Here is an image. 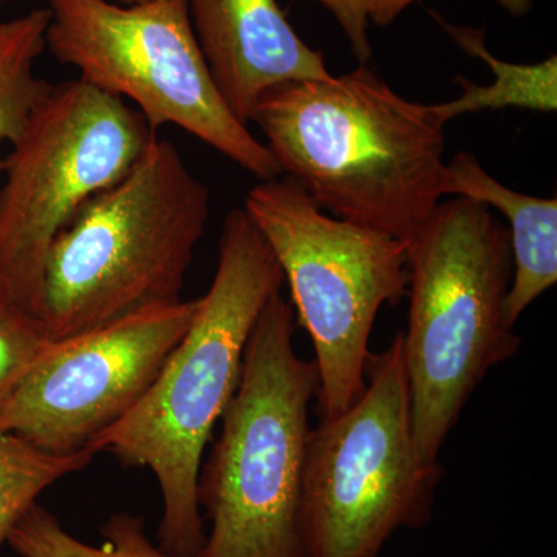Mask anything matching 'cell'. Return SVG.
Here are the masks:
<instances>
[{
	"label": "cell",
	"instance_id": "1",
	"mask_svg": "<svg viewBox=\"0 0 557 557\" xmlns=\"http://www.w3.org/2000/svg\"><path fill=\"white\" fill-rule=\"evenodd\" d=\"M251 121L285 177L333 218L409 244L443 197L445 124L366 64L271 87Z\"/></svg>",
	"mask_w": 557,
	"mask_h": 557
},
{
	"label": "cell",
	"instance_id": "2",
	"mask_svg": "<svg viewBox=\"0 0 557 557\" xmlns=\"http://www.w3.org/2000/svg\"><path fill=\"white\" fill-rule=\"evenodd\" d=\"M285 277L247 209L226 215L219 265L196 317L129 416L95 440L129 467L149 468L163 500L159 547L197 556L207 531L199 475L214 426L239 384L245 348L259 314Z\"/></svg>",
	"mask_w": 557,
	"mask_h": 557
},
{
	"label": "cell",
	"instance_id": "3",
	"mask_svg": "<svg viewBox=\"0 0 557 557\" xmlns=\"http://www.w3.org/2000/svg\"><path fill=\"white\" fill-rule=\"evenodd\" d=\"M406 247L409 324L401 336L413 442L421 463L435 467L475 388L522 343L505 318L511 244L486 205L453 196Z\"/></svg>",
	"mask_w": 557,
	"mask_h": 557
},
{
	"label": "cell",
	"instance_id": "4",
	"mask_svg": "<svg viewBox=\"0 0 557 557\" xmlns=\"http://www.w3.org/2000/svg\"><path fill=\"white\" fill-rule=\"evenodd\" d=\"M209 218V189L174 143L153 138L126 177L95 196L51 245L42 324L78 335L182 300Z\"/></svg>",
	"mask_w": 557,
	"mask_h": 557
},
{
	"label": "cell",
	"instance_id": "5",
	"mask_svg": "<svg viewBox=\"0 0 557 557\" xmlns=\"http://www.w3.org/2000/svg\"><path fill=\"white\" fill-rule=\"evenodd\" d=\"M295 310L281 292L245 348L239 384L199 475L211 522L196 557H304L300 494L317 399V366L295 348Z\"/></svg>",
	"mask_w": 557,
	"mask_h": 557
},
{
	"label": "cell",
	"instance_id": "6",
	"mask_svg": "<svg viewBox=\"0 0 557 557\" xmlns=\"http://www.w3.org/2000/svg\"><path fill=\"white\" fill-rule=\"evenodd\" d=\"M442 467L413 442L408 372L398 333L370 355L366 388L347 410L311 428L300 494L304 557H380L392 534L432 516Z\"/></svg>",
	"mask_w": 557,
	"mask_h": 557
},
{
	"label": "cell",
	"instance_id": "7",
	"mask_svg": "<svg viewBox=\"0 0 557 557\" xmlns=\"http://www.w3.org/2000/svg\"><path fill=\"white\" fill-rule=\"evenodd\" d=\"M244 208L276 256L299 324L313 343L321 420L366 388L369 343L384 306L408 296V247L397 237L332 218L292 178L249 189Z\"/></svg>",
	"mask_w": 557,
	"mask_h": 557
},
{
	"label": "cell",
	"instance_id": "8",
	"mask_svg": "<svg viewBox=\"0 0 557 557\" xmlns=\"http://www.w3.org/2000/svg\"><path fill=\"white\" fill-rule=\"evenodd\" d=\"M156 134L137 109L78 78L51 86L11 145L0 177V285L40 322L51 245L129 174Z\"/></svg>",
	"mask_w": 557,
	"mask_h": 557
},
{
	"label": "cell",
	"instance_id": "9",
	"mask_svg": "<svg viewBox=\"0 0 557 557\" xmlns=\"http://www.w3.org/2000/svg\"><path fill=\"white\" fill-rule=\"evenodd\" d=\"M49 11L51 54L78 70L84 83L134 102L150 129L182 127L262 182L282 174L220 95L186 0H49Z\"/></svg>",
	"mask_w": 557,
	"mask_h": 557
},
{
	"label": "cell",
	"instance_id": "10",
	"mask_svg": "<svg viewBox=\"0 0 557 557\" xmlns=\"http://www.w3.org/2000/svg\"><path fill=\"white\" fill-rule=\"evenodd\" d=\"M197 307L182 299L50 341L0 413V432L53 456L91 450L148 394Z\"/></svg>",
	"mask_w": 557,
	"mask_h": 557
},
{
	"label": "cell",
	"instance_id": "11",
	"mask_svg": "<svg viewBox=\"0 0 557 557\" xmlns=\"http://www.w3.org/2000/svg\"><path fill=\"white\" fill-rule=\"evenodd\" d=\"M190 24L223 100L244 124L267 90L332 78L322 51L292 27L277 0H186Z\"/></svg>",
	"mask_w": 557,
	"mask_h": 557
},
{
	"label": "cell",
	"instance_id": "12",
	"mask_svg": "<svg viewBox=\"0 0 557 557\" xmlns=\"http://www.w3.org/2000/svg\"><path fill=\"white\" fill-rule=\"evenodd\" d=\"M443 196H460L497 208L508 220L512 277L505 318L515 327L528 307L557 282V199L527 196L491 177L472 153L446 163Z\"/></svg>",
	"mask_w": 557,
	"mask_h": 557
},
{
	"label": "cell",
	"instance_id": "13",
	"mask_svg": "<svg viewBox=\"0 0 557 557\" xmlns=\"http://www.w3.org/2000/svg\"><path fill=\"white\" fill-rule=\"evenodd\" d=\"M431 14L461 50L485 62L496 76V81L486 87L471 83L463 76H457L463 90L460 97L442 104H432L435 115L443 124L465 113H478L483 110L518 108L555 112L557 109V58L555 54L537 64H512V62L502 61L487 49L485 32L468 25L450 24L434 11Z\"/></svg>",
	"mask_w": 557,
	"mask_h": 557
},
{
	"label": "cell",
	"instance_id": "14",
	"mask_svg": "<svg viewBox=\"0 0 557 557\" xmlns=\"http://www.w3.org/2000/svg\"><path fill=\"white\" fill-rule=\"evenodd\" d=\"M49 22V9L0 22V146L20 139L33 112L51 89L50 83L35 75L36 60L47 47Z\"/></svg>",
	"mask_w": 557,
	"mask_h": 557
},
{
	"label": "cell",
	"instance_id": "15",
	"mask_svg": "<svg viewBox=\"0 0 557 557\" xmlns=\"http://www.w3.org/2000/svg\"><path fill=\"white\" fill-rule=\"evenodd\" d=\"M100 545L79 541L39 502L11 528L7 544L21 557H196L177 556L153 545L145 520L119 512L104 523Z\"/></svg>",
	"mask_w": 557,
	"mask_h": 557
},
{
	"label": "cell",
	"instance_id": "16",
	"mask_svg": "<svg viewBox=\"0 0 557 557\" xmlns=\"http://www.w3.org/2000/svg\"><path fill=\"white\" fill-rule=\"evenodd\" d=\"M95 456L91 450L53 456L17 435L0 432V548L7 544L11 528L47 487L89 467Z\"/></svg>",
	"mask_w": 557,
	"mask_h": 557
},
{
	"label": "cell",
	"instance_id": "17",
	"mask_svg": "<svg viewBox=\"0 0 557 557\" xmlns=\"http://www.w3.org/2000/svg\"><path fill=\"white\" fill-rule=\"evenodd\" d=\"M50 341L42 322L0 285V413Z\"/></svg>",
	"mask_w": 557,
	"mask_h": 557
},
{
	"label": "cell",
	"instance_id": "18",
	"mask_svg": "<svg viewBox=\"0 0 557 557\" xmlns=\"http://www.w3.org/2000/svg\"><path fill=\"white\" fill-rule=\"evenodd\" d=\"M335 16L346 33L351 53L359 64H368L372 58L369 39V0H318Z\"/></svg>",
	"mask_w": 557,
	"mask_h": 557
},
{
	"label": "cell",
	"instance_id": "19",
	"mask_svg": "<svg viewBox=\"0 0 557 557\" xmlns=\"http://www.w3.org/2000/svg\"><path fill=\"white\" fill-rule=\"evenodd\" d=\"M413 2L417 0H369L370 22L380 27H387ZM496 2L515 17L525 16L533 7V0H496Z\"/></svg>",
	"mask_w": 557,
	"mask_h": 557
},
{
	"label": "cell",
	"instance_id": "20",
	"mask_svg": "<svg viewBox=\"0 0 557 557\" xmlns=\"http://www.w3.org/2000/svg\"><path fill=\"white\" fill-rule=\"evenodd\" d=\"M124 5H141V3L153 2V0H119Z\"/></svg>",
	"mask_w": 557,
	"mask_h": 557
},
{
	"label": "cell",
	"instance_id": "21",
	"mask_svg": "<svg viewBox=\"0 0 557 557\" xmlns=\"http://www.w3.org/2000/svg\"><path fill=\"white\" fill-rule=\"evenodd\" d=\"M0 2H2V0H0Z\"/></svg>",
	"mask_w": 557,
	"mask_h": 557
}]
</instances>
